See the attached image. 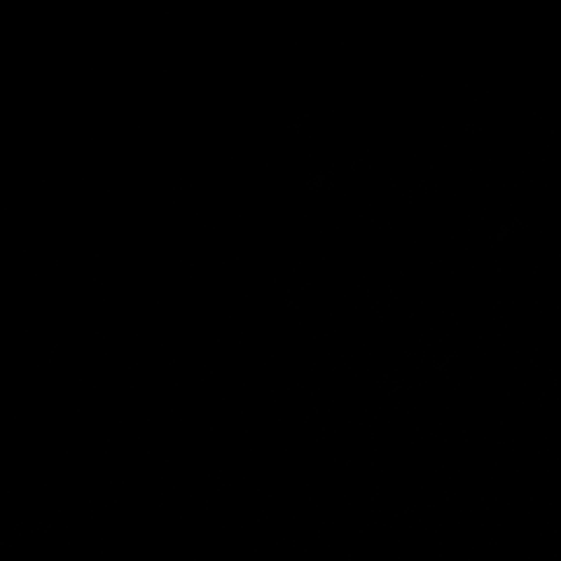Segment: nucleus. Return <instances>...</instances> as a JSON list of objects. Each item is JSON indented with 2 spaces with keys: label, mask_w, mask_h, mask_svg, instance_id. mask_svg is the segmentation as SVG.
I'll use <instances>...</instances> for the list:
<instances>
[]
</instances>
